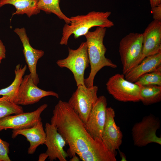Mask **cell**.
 I'll use <instances>...</instances> for the list:
<instances>
[{"instance_id": "cell-1", "label": "cell", "mask_w": 161, "mask_h": 161, "mask_svg": "<svg viewBox=\"0 0 161 161\" xmlns=\"http://www.w3.org/2000/svg\"><path fill=\"white\" fill-rule=\"evenodd\" d=\"M51 123L56 127L69 145L67 153L71 158L86 152L102 140L90 135L85 123L68 102L59 100L53 110Z\"/></svg>"}, {"instance_id": "cell-2", "label": "cell", "mask_w": 161, "mask_h": 161, "mask_svg": "<svg viewBox=\"0 0 161 161\" xmlns=\"http://www.w3.org/2000/svg\"><path fill=\"white\" fill-rule=\"evenodd\" d=\"M106 31V28L97 27L94 31H89L84 35L91 68L88 77L84 80V84L86 87L94 86L96 74L103 67L108 66L115 69L117 67L105 56L106 49L103 42Z\"/></svg>"}, {"instance_id": "cell-3", "label": "cell", "mask_w": 161, "mask_h": 161, "mask_svg": "<svg viewBox=\"0 0 161 161\" xmlns=\"http://www.w3.org/2000/svg\"><path fill=\"white\" fill-rule=\"evenodd\" d=\"M109 11H92L85 15H77L70 17L69 24H65L62 29V36L60 44L66 45L70 36L74 35L75 38L85 35L92 28L100 27L110 28L114 25L109 19L111 14Z\"/></svg>"}, {"instance_id": "cell-4", "label": "cell", "mask_w": 161, "mask_h": 161, "mask_svg": "<svg viewBox=\"0 0 161 161\" xmlns=\"http://www.w3.org/2000/svg\"><path fill=\"white\" fill-rule=\"evenodd\" d=\"M143 51L142 33L130 32L121 39L119 52L124 75L143 60Z\"/></svg>"}, {"instance_id": "cell-5", "label": "cell", "mask_w": 161, "mask_h": 161, "mask_svg": "<svg viewBox=\"0 0 161 161\" xmlns=\"http://www.w3.org/2000/svg\"><path fill=\"white\" fill-rule=\"evenodd\" d=\"M68 50L67 56L58 60L56 64L60 68H66L72 72L77 86L84 85V72L89 64L86 43L82 42L75 49L68 47Z\"/></svg>"}, {"instance_id": "cell-6", "label": "cell", "mask_w": 161, "mask_h": 161, "mask_svg": "<svg viewBox=\"0 0 161 161\" xmlns=\"http://www.w3.org/2000/svg\"><path fill=\"white\" fill-rule=\"evenodd\" d=\"M160 126L159 118L152 114L143 117L133 126L131 134L134 145L142 147L154 143L161 145V137L156 135Z\"/></svg>"}, {"instance_id": "cell-7", "label": "cell", "mask_w": 161, "mask_h": 161, "mask_svg": "<svg viewBox=\"0 0 161 161\" xmlns=\"http://www.w3.org/2000/svg\"><path fill=\"white\" fill-rule=\"evenodd\" d=\"M73 93L68 102L85 124L98 97V87L93 86L86 87L80 85Z\"/></svg>"}, {"instance_id": "cell-8", "label": "cell", "mask_w": 161, "mask_h": 161, "mask_svg": "<svg viewBox=\"0 0 161 161\" xmlns=\"http://www.w3.org/2000/svg\"><path fill=\"white\" fill-rule=\"evenodd\" d=\"M109 93L116 100L123 102L140 101V87L126 80L124 75L117 73L109 78L106 84Z\"/></svg>"}, {"instance_id": "cell-9", "label": "cell", "mask_w": 161, "mask_h": 161, "mask_svg": "<svg viewBox=\"0 0 161 161\" xmlns=\"http://www.w3.org/2000/svg\"><path fill=\"white\" fill-rule=\"evenodd\" d=\"M48 96H53L57 98L59 97L58 94L55 92L45 91L38 87L34 83L30 73L23 78L19 89L16 104L20 106L31 105Z\"/></svg>"}, {"instance_id": "cell-10", "label": "cell", "mask_w": 161, "mask_h": 161, "mask_svg": "<svg viewBox=\"0 0 161 161\" xmlns=\"http://www.w3.org/2000/svg\"><path fill=\"white\" fill-rule=\"evenodd\" d=\"M47 106V104H44L32 112L10 115L0 118V131L4 130L21 129L32 126L41 119V114Z\"/></svg>"}, {"instance_id": "cell-11", "label": "cell", "mask_w": 161, "mask_h": 161, "mask_svg": "<svg viewBox=\"0 0 161 161\" xmlns=\"http://www.w3.org/2000/svg\"><path fill=\"white\" fill-rule=\"evenodd\" d=\"M107 105V99L105 96L98 97L85 124L86 130L94 138L102 139L106 120Z\"/></svg>"}, {"instance_id": "cell-12", "label": "cell", "mask_w": 161, "mask_h": 161, "mask_svg": "<svg viewBox=\"0 0 161 161\" xmlns=\"http://www.w3.org/2000/svg\"><path fill=\"white\" fill-rule=\"evenodd\" d=\"M45 131L46 138L44 144L47 148L45 152L50 161L58 159L60 161H66L69 155L64 149L66 143L56 127L51 123H47Z\"/></svg>"}, {"instance_id": "cell-13", "label": "cell", "mask_w": 161, "mask_h": 161, "mask_svg": "<svg viewBox=\"0 0 161 161\" xmlns=\"http://www.w3.org/2000/svg\"><path fill=\"white\" fill-rule=\"evenodd\" d=\"M14 32L19 36L22 43L23 52L26 63L34 83L36 85L39 82L36 68L38 61L44 55V52L33 48L30 45L25 29L16 28Z\"/></svg>"}, {"instance_id": "cell-14", "label": "cell", "mask_w": 161, "mask_h": 161, "mask_svg": "<svg viewBox=\"0 0 161 161\" xmlns=\"http://www.w3.org/2000/svg\"><path fill=\"white\" fill-rule=\"evenodd\" d=\"M115 112L111 107H107L106 117L102 139L106 147L111 151L116 153L122 142L123 135L120 128L115 120Z\"/></svg>"}, {"instance_id": "cell-15", "label": "cell", "mask_w": 161, "mask_h": 161, "mask_svg": "<svg viewBox=\"0 0 161 161\" xmlns=\"http://www.w3.org/2000/svg\"><path fill=\"white\" fill-rule=\"evenodd\" d=\"M142 35L143 60L147 56L161 52V21H152Z\"/></svg>"}, {"instance_id": "cell-16", "label": "cell", "mask_w": 161, "mask_h": 161, "mask_svg": "<svg viewBox=\"0 0 161 161\" xmlns=\"http://www.w3.org/2000/svg\"><path fill=\"white\" fill-rule=\"evenodd\" d=\"M24 136L29 142L30 145L27 150L29 154H32L35 152L38 147L44 144L46 138V133L41 119L31 127L12 130V137L15 138L18 135Z\"/></svg>"}, {"instance_id": "cell-17", "label": "cell", "mask_w": 161, "mask_h": 161, "mask_svg": "<svg viewBox=\"0 0 161 161\" xmlns=\"http://www.w3.org/2000/svg\"><path fill=\"white\" fill-rule=\"evenodd\" d=\"M161 66V52L145 57L125 75L127 80L135 82L141 76L152 72Z\"/></svg>"}, {"instance_id": "cell-18", "label": "cell", "mask_w": 161, "mask_h": 161, "mask_svg": "<svg viewBox=\"0 0 161 161\" xmlns=\"http://www.w3.org/2000/svg\"><path fill=\"white\" fill-rule=\"evenodd\" d=\"M116 154L110 151L102 141L78 156L83 161H116Z\"/></svg>"}, {"instance_id": "cell-19", "label": "cell", "mask_w": 161, "mask_h": 161, "mask_svg": "<svg viewBox=\"0 0 161 161\" xmlns=\"http://www.w3.org/2000/svg\"><path fill=\"white\" fill-rule=\"evenodd\" d=\"M39 0H0V8L6 4L13 6L16 11L12 14L14 15L25 14L30 18L40 12L38 4Z\"/></svg>"}, {"instance_id": "cell-20", "label": "cell", "mask_w": 161, "mask_h": 161, "mask_svg": "<svg viewBox=\"0 0 161 161\" xmlns=\"http://www.w3.org/2000/svg\"><path fill=\"white\" fill-rule=\"evenodd\" d=\"M27 67L26 65L22 66L20 64L16 66L14 80L8 87L0 89V96H7L16 104L19 87Z\"/></svg>"}, {"instance_id": "cell-21", "label": "cell", "mask_w": 161, "mask_h": 161, "mask_svg": "<svg viewBox=\"0 0 161 161\" xmlns=\"http://www.w3.org/2000/svg\"><path fill=\"white\" fill-rule=\"evenodd\" d=\"M140 101L147 106L161 100V86L149 85L140 86Z\"/></svg>"}, {"instance_id": "cell-22", "label": "cell", "mask_w": 161, "mask_h": 161, "mask_svg": "<svg viewBox=\"0 0 161 161\" xmlns=\"http://www.w3.org/2000/svg\"><path fill=\"white\" fill-rule=\"evenodd\" d=\"M60 0H39L38 7L47 14L53 13L59 19L64 20L66 24H69L71 18L62 12L60 6Z\"/></svg>"}, {"instance_id": "cell-23", "label": "cell", "mask_w": 161, "mask_h": 161, "mask_svg": "<svg viewBox=\"0 0 161 161\" xmlns=\"http://www.w3.org/2000/svg\"><path fill=\"white\" fill-rule=\"evenodd\" d=\"M23 112L22 107L13 102L8 97L2 96L0 98V118Z\"/></svg>"}, {"instance_id": "cell-24", "label": "cell", "mask_w": 161, "mask_h": 161, "mask_svg": "<svg viewBox=\"0 0 161 161\" xmlns=\"http://www.w3.org/2000/svg\"><path fill=\"white\" fill-rule=\"evenodd\" d=\"M135 83L139 86L149 85L161 86V66L154 70L140 76Z\"/></svg>"}, {"instance_id": "cell-25", "label": "cell", "mask_w": 161, "mask_h": 161, "mask_svg": "<svg viewBox=\"0 0 161 161\" xmlns=\"http://www.w3.org/2000/svg\"><path fill=\"white\" fill-rule=\"evenodd\" d=\"M9 143L0 138V161H10L8 154Z\"/></svg>"}, {"instance_id": "cell-26", "label": "cell", "mask_w": 161, "mask_h": 161, "mask_svg": "<svg viewBox=\"0 0 161 161\" xmlns=\"http://www.w3.org/2000/svg\"><path fill=\"white\" fill-rule=\"evenodd\" d=\"M151 12L154 20L161 21V4L151 8Z\"/></svg>"}, {"instance_id": "cell-27", "label": "cell", "mask_w": 161, "mask_h": 161, "mask_svg": "<svg viewBox=\"0 0 161 161\" xmlns=\"http://www.w3.org/2000/svg\"><path fill=\"white\" fill-rule=\"evenodd\" d=\"M6 49L5 46L1 40H0V64L2 60L6 58Z\"/></svg>"}, {"instance_id": "cell-28", "label": "cell", "mask_w": 161, "mask_h": 161, "mask_svg": "<svg viewBox=\"0 0 161 161\" xmlns=\"http://www.w3.org/2000/svg\"><path fill=\"white\" fill-rule=\"evenodd\" d=\"M151 8L161 4V0H149Z\"/></svg>"}, {"instance_id": "cell-29", "label": "cell", "mask_w": 161, "mask_h": 161, "mask_svg": "<svg viewBox=\"0 0 161 161\" xmlns=\"http://www.w3.org/2000/svg\"><path fill=\"white\" fill-rule=\"evenodd\" d=\"M48 157V155L46 152L41 153L39 156L38 161H44Z\"/></svg>"}, {"instance_id": "cell-30", "label": "cell", "mask_w": 161, "mask_h": 161, "mask_svg": "<svg viewBox=\"0 0 161 161\" xmlns=\"http://www.w3.org/2000/svg\"><path fill=\"white\" fill-rule=\"evenodd\" d=\"M119 152L120 156L121 158V161H127L126 157L124 153L120 151H119Z\"/></svg>"}, {"instance_id": "cell-31", "label": "cell", "mask_w": 161, "mask_h": 161, "mask_svg": "<svg viewBox=\"0 0 161 161\" xmlns=\"http://www.w3.org/2000/svg\"><path fill=\"white\" fill-rule=\"evenodd\" d=\"M69 160L70 161H79L80 160L79 158L76 156V155L73 156Z\"/></svg>"}]
</instances>
